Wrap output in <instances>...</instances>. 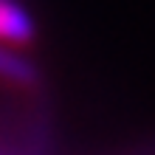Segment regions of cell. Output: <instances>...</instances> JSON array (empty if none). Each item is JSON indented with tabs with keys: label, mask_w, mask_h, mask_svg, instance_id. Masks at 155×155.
Masks as SVG:
<instances>
[{
	"label": "cell",
	"mask_w": 155,
	"mask_h": 155,
	"mask_svg": "<svg viewBox=\"0 0 155 155\" xmlns=\"http://www.w3.org/2000/svg\"><path fill=\"white\" fill-rule=\"evenodd\" d=\"M37 37V25L31 14L17 0H0V40L14 45H28Z\"/></svg>",
	"instance_id": "cell-1"
},
{
	"label": "cell",
	"mask_w": 155,
	"mask_h": 155,
	"mask_svg": "<svg viewBox=\"0 0 155 155\" xmlns=\"http://www.w3.org/2000/svg\"><path fill=\"white\" fill-rule=\"evenodd\" d=\"M0 79L14 82V85H20V87H34L40 82V71L25 57L0 48Z\"/></svg>",
	"instance_id": "cell-2"
}]
</instances>
